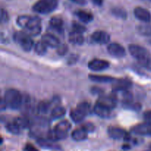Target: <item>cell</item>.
Segmentation results:
<instances>
[{"mask_svg":"<svg viewBox=\"0 0 151 151\" xmlns=\"http://www.w3.org/2000/svg\"><path fill=\"white\" fill-rule=\"evenodd\" d=\"M128 50L131 55L138 60L142 66L151 71V55L145 48L136 44H131Z\"/></svg>","mask_w":151,"mask_h":151,"instance_id":"cell-1","label":"cell"},{"mask_svg":"<svg viewBox=\"0 0 151 151\" xmlns=\"http://www.w3.org/2000/svg\"><path fill=\"white\" fill-rule=\"evenodd\" d=\"M71 127H72V125L69 121H61L55 125L54 129L49 131L47 138L53 142L64 139L67 137L69 131L71 129Z\"/></svg>","mask_w":151,"mask_h":151,"instance_id":"cell-2","label":"cell"},{"mask_svg":"<svg viewBox=\"0 0 151 151\" xmlns=\"http://www.w3.org/2000/svg\"><path fill=\"white\" fill-rule=\"evenodd\" d=\"M2 99L5 103L6 106L13 110L20 109L24 103L23 97L21 93L13 88L7 89L4 93V96Z\"/></svg>","mask_w":151,"mask_h":151,"instance_id":"cell-3","label":"cell"},{"mask_svg":"<svg viewBox=\"0 0 151 151\" xmlns=\"http://www.w3.org/2000/svg\"><path fill=\"white\" fill-rule=\"evenodd\" d=\"M58 0H38L32 7V10L41 14H47L56 9Z\"/></svg>","mask_w":151,"mask_h":151,"instance_id":"cell-4","label":"cell"},{"mask_svg":"<svg viewBox=\"0 0 151 151\" xmlns=\"http://www.w3.org/2000/svg\"><path fill=\"white\" fill-rule=\"evenodd\" d=\"M13 39L17 44H19L22 50L26 52H29L33 47L34 42L31 38L30 35L24 31H18L13 35Z\"/></svg>","mask_w":151,"mask_h":151,"instance_id":"cell-5","label":"cell"},{"mask_svg":"<svg viewBox=\"0 0 151 151\" xmlns=\"http://www.w3.org/2000/svg\"><path fill=\"white\" fill-rule=\"evenodd\" d=\"M90 111V106L86 102L79 103L76 108L71 111L70 116L72 120L76 123L82 122Z\"/></svg>","mask_w":151,"mask_h":151,"instance_id":"cell-6","label":"cell"},{"mask_svg":"<svg viewBox=\"0 0 151 151\" xmlns=\"http://www.w3.org/2000/svg\"><path fill=\"white\" fill-rule=\"evenodd\" d=\"M24 29V32L30 36H36L39 35L42 29L41 19L38 16H30Z\"/></svg>","mask_w":151,"mask_h":151,"instance_id":"cell-7","label":"cell"},{"mask_svg":"<svg viewBox=\"0 0 151 151\" xmlns=\"http://www.w3.org/2000/svg\"><path fill=\"white\" fill-rule=\"evenodd\" d=\"M108 134H109V137L114 139H123L125 141H129L131 139L129 134L125 130L119 128V127H110L108 130Z\"/></svg>","mask_w":151,"mask_h":151,"instance_id":"cell-8","label":"cell"},{"mask_svg":"<svg viewBox=\"0 0 151 151\" xmlns=\"http://www.w3.org/2000/svg\"><path fill=\"white\" fill-rule=\"evenodd\" d=\"M97 103H100L102 106H106L108 109L112 110V109H114L116 106V104H117V99H116V96L114 94L109 96L103 95L101 96L98 99Z\"/></svg>","mask_w":151,"mask_h":151,"instance_id":"cell-9","label":"cell"},{"mask_svg":"<svg viewBox=\"0 0 151 151\" xmlns=\"http://www.w3.org/2000/svg\"><path fill=\"white\" fill-rule=\"evenodd\" d=\"M108 52L111 55L114 56L116 58H120L124 57L126 54L125 50L122 45L117 43H112L108 46Z\"/></svg>","mask_w":151,"mask_h":151,"instance_id":"cell-10","label":"cell"},{"mask_svg":"<svg viewBox=\"0 0 151 151\" xmlns=\"http://www.w3.org/2000/svg\"><path fill=\"white\" fill-rule=\"evenodd\" d=\"M132 132L137 135L151 137V123L146 122L137 125L132 128Z\"/></svg>","mask_w":151,"mask_h":151,"instance_id":"cell-11","label":"cell"},{"mask_svg":"<svg viewBox=\"0 0 151 151\" xmlns=\"http://www.w3.org/2000/svg\"><path fill=\"white\" fill-rule=\"evenodd\" d=\"M88 66L92 71H103L109 67V62L102 59H93L88 63Z\"/></svg>","mask_w":151,"mask_h":151,"instance_id":"cell-12","label":"cell"},{"mask_svg":"<svg viewBox=\"0 0 151 151\" xmlns=\"http://www.w3.org/2000/svg\"><path fill=\"white\" fill-rule=\"evenodd\" d=\"M113 91H123L128 90L132 85V83L128 78H122V79H116L113 82Z\"/></svg>","mask_w":151,"mask_h":151,"instance_id":"cell-13","label":"cell"},{"mask_svg":"<svg viewBox=\"0 0 151 151\" xmlns=\"http://www.w3.org/2000/svg\"><path fill=\"white\" fill-rule=\"evenodd\" d=\"M134 13L135 17L142 22H150L151 21V14L147 9L137 7L134 9Z\"/></svg>","mask_w":151,"mask_h":151,"instance_id":"cell-14","label":"cell"},{"mask_svg":"<svg viewBox=\"0 0 151 151\" xmlns=\"http://www.w3.org/2000/svg\"><path fill=\"white\" fill-rule=\"evenodd\" d=\"M91 39L97 44H105L110 41V35L104 31H96L91 35Z\"/></svg>","mask_w":151,"mask_h":151,"instance_id":"cell-15","label":"cell"},{"mask_svg":"<svg viewBox=\"0 0 151 151\" xmlns=\"http://www.w3.org/2000/svg\"><path fill=\"white\" fill-rule=\"evenodd\" d=\"M41 41H44L47 44V47H51V48H58V47L60 44L58 38L50 33H46L43 35Z\"/></svg>","mask_w":151,"mask_h":151,"instance_id":"cell-16","label":"cell"},{"mask_svg":"<svg viewBox=\"0 0 151 151\" xmlns=\"http://www.w3.org/2000/svg\"><path fill=\"white\" fill-rule=\"evenodd\" d=\"M88 131H86L83 127H81V128L73 131V132L72 133V138L77 142L83 141V140L86 139L88 137Z\"/></svg>","mask_w":151,"mask_h":151,"instance_id":"cell-17","label":"cell"},{"mask_svg":"<svg viewBox=\"0 0 151 151\" xmlns=\"http://www.w3.org/2000/svg\"><path fill=\"white\" fill-rule=\"evenodd\" d=\"M111 109L106 106H102L100 103H96L94 107V112L100 117H108L111 114Z\"/></svg>","mask_w":151,"mask_h":151,"instance_id":"cell-18","label":"cell"},{"mask_svg":"<svg viewBox=\"0 0 151 151\" xmlns=\"http://www.w3.org/2000/svg\"><path fill=\"white\" fill-rule=\"evenodd\" d=\"M50 24L53 29L58 32H62L63 30V21L61 18L55 16L50 21Z\"/></svg>","mask_w":151,"mask_h":151,"instance_id":"cell-19","label":"cell"},{"mask_svg":"<svg viewBox=\"0 0 151 151\" xmlns=\"http://www.w3.org/2000/svg\"><path fill=\"white\" fill-rule=\"evenodd\" d=\"M69 40L71 43L76 45H81L84 42V38L82 33L74 30L69 34Z\"/></svg>","mask_w":151,"mask_h":151,"instance_id":"cell-20","label":"cell"},{"mask_svg":"<svg viewBox=\"0 0 151 151\" xmlns=\"http://www.w3.org/2000/svg\"><path fill=\"white\" fill-rule=\"evenodd\" d=\"M5 127L7 131L13 134H19L22 130L15 119L10 122H7Z\"/></svg>","mask_w":151,"mask_h":151,"instance_id":"cell-21","label":"cell"},{"mask_svg":"<svg viewBox=\"0 0 151 151\" xmlns=\"http://www.w3.org/2000/svg\"><path fill=\"white\" fill-rule=\"evenodd\" d=\"M89 79L94 82L97 83H113L115 81L114 78L107 75H91L89 76Z\"/></svg>","mask_w":151,"mask_h":151,"instance_id":"cell-22","label":"cell"},{"mask_svg":"<svg viewBox=\"0 0 151 151\" xmlns=\"http://www.w3.org/2000/svg\"><path fill=\"white\" fill-rule=\"evenodd\" d=\"M76 14L78 19L84 23H89L94 19L93 15L90 12L85 11V10H78Z\"/></svg>","mask_w":151,"mask_h":151,"instance_id":"cell-23","label":"cell"},{"mask_svg":"<svg viewBox=\"0 0 151 151\" xmlns=\"http://www.w3.org/2000/svg\"><path fill=\"white\" fill-rule=\"evenodd\" d=\"M52 103L49 101H42L37 106V112L41 114H46L50 111Z\"/></svg>","mask_w":151,"mask_h":151,"instance_id":"cell-24","label":"cell"},{"mask_svg":"<svg viewBox=\"0 0 151 151\" xmlns=\"http://www.w3.org/2000/svg\"><path fill=\"white\" fill-rule=\"evenodd\" d=\"M66 114V109L60 106H56L51 111V116L53 119H59L63 116Z\"/></svg>","mask_w":151,"mask_h":151,"instance_id":"cell-25","label":"cell"},{"mask_svg":"<svg viewBox=\"0 0 151 151\" xmlns=\"http://www.w3.org/2000/svg\"><path fill=\"white\" fill-rule=\"evenodd\" d=\"M47 45L43 41H38L35 45V51L39 55H44L47 50Z\"/></svg>","mask_w":151,"mask_h":151,"instance_id":"cell-26","label":"cell"},{"mask_svg":"<svg viewBox=\"0 0 151 151\" xmlns=\"http://www.w3.org/2000/svg\"><path fill=\"white\" fill-rule=\"evenodd\" d=\"M37 142L40 146L44 147V148H55V145L52 143L54 142L49 139L48 138H39Z\"/></svg>","mask_w":151,"mask_h":151,"instance_id":"cell-27","label":"cell"},{"mask_svg":"<svg viewBox=\"0 0 151 151\" xmlns=\"http://www.w3.org/2000/svg\"><path fill=\"white\" fill-rule=\"evenodd\" d=\"M137 29L141 35H145V36H151L150 25H140L138 27Z\"/></svg>","mask_w":151,"mask_h":151,"instance_id":"cell-28","label":"cell"},{"mask_svg":"<svg viewBox=\"0 0 151 151\" xmlns=\"http://www.w3.org/2000/svg\"><path fill=\"white\" fill-rule=\"evenodd\" d=\"M29 17L30 16H19V18L17 19V24L19 25L22 27L24 28L25 26L27 24L28 21H29Z\"/></svg>","mask_w":151,"mask_h":151,"instance_id":"cell-29","label":"cell"},{"mask_svg":"<svg viewBox=\"0 0 151 151\" xmlns=\"http://www.w3.org/2000/svg\"><path fill=\"white\" fill-rule=\"evenodd\" d=\"M113 13L116 16L119 18H122V19H125L127 16V13L123 9H121L119 7H116V8L113 9Z\"/></svg>","mask_w":151,"mask_h":151,"instance_id":"cell-30","label":"cell"},{"mask_svg":"<svg viewBox=\"0 0 151 151\" xmlns=\"http://www.w3.org/2000/svg\"><path fill=\"white\" fill-rule=\"evenodd\" d=\"M72 28H73L74 31L81 32V33H83V32L86 31L85 27H83V25L80 24H78V23H74L73 26H72Z\"/></svg>","mask_w":151,"mask_h":151,"instance_id":"cell-31","label":"cell"},{"mask_svg":"<svg viewBox=\"0 0 151 151\" xmlns=\"http://www.w3.org/2000/svg\"><path fill=\"white\" fill-rule=\"evenodd\" d=\"M67 47L65 44H60V45L57 48V52L59 55H63L66 54V52H67Z\"/></svg>","mask_w":151,"mask_h":151,"instance_id":"cell-32","label":"cell"},{"mask_svg":"<svg viewBox=\"0 0 151 151\" xmlns=\"http://www.w3.org/2000/svg\"><path fill=\"white\" fill-rule=\"evenodd\" d=\"M9 19V16L8 14H7V11L4 10V9H1V22L2 23H5L8 21Z\"/></svg>","mask_w":151,"mask_h":151,"instance_id":"cell-33","label":"cell"},{"mask_svg":"<svg viewBox=\"0 0 151 151\" xmlns=\"http://www.w3.org/2000/svg\"><path fill=\"white\" fill-rule=\"evenodd\" d=\"M82 127L86 130V131H88V133L92 132V131H94V125H93L92 123H91V122H88V123L84 124Z\"/></svg>","mask_w":151,"mask_h":151,"instance_id":"cell-34","label":"cell"},{"mask_svg":"<svg viewBox=\"0 0 151 151\" xmlns=\"http://www.w3.org/2000/svg\"><path fill=\"white\" fill-rule=\"evenodd\" d=\"M25 151H39L33 145L30 144V143H27V144L25 145L24 147Z\"/></svg>","mask_w":151,"mask_h":151,"instance_id":"cell-35","label":"cell"},{"mask_svg":"<svg viewBox=\"0 0 151 151\" xmlns=\"http://www.w3.org/2000/svg\"><path fill=\"white\" fill-rule=\"evenodd\" d=\"M144 119L146 122L151 123V111H147L144 114Z\"/></svg>","mask_w":151,"mask_h":151,"instance_id":"cell-36","label":"cell"},{"mask_svg":"<svg viewBox=\"0 0 151 151\" xmlns=\"http://www.w3.org/2000/svg\"><path fill=\"white\" fill-rule=\"evenodd\" d=\"M73 2L76 3V4H81V5H84L86 4V0H71Z\"/></svg>","mask_w":151,"mask_h":151,"instance_id":"cell-37","label":"cell"},{"mask_svg":"<svg viewBox=\"0 0 151 151\" xmlns=\"http://www.w3.org/2000/svg\"><path fill=\"white\" fill-rule=\"evenodd\" d=\"M91 1L97 5H101L103 4V0H91Z\"/></svg>","mask_w":151,"mask_h":151,"instance_id":"cell-38","label":"cell"},{"mask_svg":"<svg viewBox=\"0 0 151 151\" xmlns=\"http://www.w3.org/2000/svg\"><path fill=\"white\" fill-rule=\"evenodd\" d=\"M150 1H151V0H150Z\"/></svg>","mask_w":151,"mask_h":151,"instance_id":"cell-39","label":"cell"}]
</instances>
